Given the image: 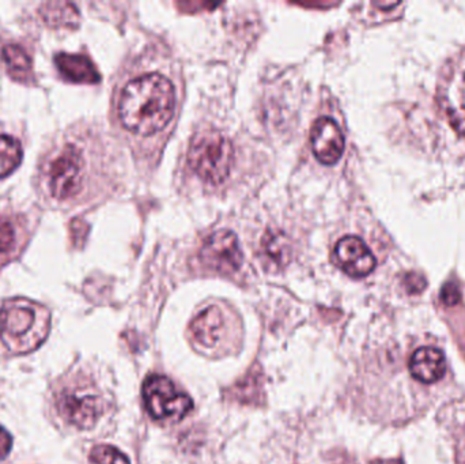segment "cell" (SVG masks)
I'll return each mask as SVG.
<instances>
[{"label": "cell", "instance_id": "6da1fadb", "mask_svg": "<svg viewBox=\"0 0 465 464\" xmlns=\"http://www.w3.org/2000/svg\"><path fill=\"white\" fill-rule=\"evenodd\" d=\"M176 93L173 84L160 74H147L124 87L119 103L123 125L142 136L163 130L173 117Z\"/></svg>", "mask_w": 465, "mask_h": 464}, {"label": "cell", "instance_id": "7a4b0ae2", "mask_svg": "<svg viewBox=\"0 0 465 464\" xmlns=\"http://www.w3.org/2000/svg\"><path fill=\"white\" fill-rule=\"evenodd\" d=\"M48 308L27 299H11L0 308V338L13 354L37 350L51 332Z\"/></svg>", "mask_w": 465, "mask_h": 464}, {"label": "cell", "instance_id": "3957f363", "mask_svg": "<svg viewBox=\"0 0 465 464\" xmlns=\"http://www.w3.org/2000/svg\"><path fill=\"white\" fill-rule=\"evenodd\" d=\"M188 163L204 183L223 184L232 171L231 141L220 131H202L191 142Z\"/></svg>", "mask_w": 465, "mask_h": 464}, {"label": "cell", "instance_id": "277c9868", "mask_svg": "<svg viewBox=\"0 0 465 464\" xmlns=\"http://www.w3.org/2000/svg\"><path fill=\"white\" fill-rule=\"evenodd\" d=\"M142 395L147 413L155 421H182L193 409L190 395L177 389L173 381L165 376H149L144 381Z\"/></svg>", "mask_w": 465, "mask_h": 464}, {"label": "cell", "instance_id": "5b68a950", "mask_svg": "<svg viewBox=\"0 0 465 464\" xmlns=\"http://www.w3.org/2000/svg\"><path fill=\"white\" fill-rule=\"evenodd\" d=\"M437 97L450 124L465 136V52L456 54L445 65Z\"/></svg>", "mask_w": 465, "mask_h": 464}, {"label": "cell", "instance_id": "8992f818", "mask_svg": "<svg viewBox=\"0 0 465 464\" xmlns=\"http://www.w3.org/2000/svg\"><path fill=\"white\" fill-rule=\"evenodd\" d=\"M49 193L54 198L64 201L81 191L84 182V157L73 144L63 147L51 161L46 172Z\"/></svg>", "mask_w": 465, "mask_h": 464}, {"label": "cell", "instance_id": "52a82bcc", "mask_svg": "<svg viewBox=\"0 0 465 464\" xmlns=\"http://www.w3.org/2000/svg\"><path fill=\"white\" fill-rule=\"evenodd\" d=\"M201 259L218 272H232L242 263V252L237 236L231 231H218L207 237L201 250Z\"/></svg>", "mask_w": 465, "mask_h": 464}, {"label": "cell", "instance_id": "ba28073f", "mask_svg": "<svg viewBox=\"0 0 465 464\" xmlns=\"http://www.w3.org/2000/svg\"><path fill=\"white\" fill-rule=\"evenodd\" d=\"M57 411L62 419L78 429H92L104 413V403L86 392H64L57 400Z\"/></svg>", "mask_w": 465, "mask_h": 464}, {"label": "cell", "instance_id": "9c48e42d", "mask_svg": "<svg viewBox=\"0 0 465 464\" xmlns=\"http://www.w3.org/2000/svg\"><path fill=\"white\" fill-rule=\"evenodd\" d=\"M333 259L339 269L352 278L366 277L376 269L377 264L376 258L368 245L360 237L355 236L343 237L336 244Z\"/></svg>", "mask_w": 465, "mask_h": 464}, {"label": "cell", "instance_id": "30bf717a", "mask_svg": "<svg viewBox=\"0 0 465 464\" xmlns=\"http://www.w3.org/2000/svg\"><path fill=\"white\" fill-rule=\"evenodd\" d=\"M312 150L320 163L335 165L344 152V136L335 120L320 117L311 133Z\"/></svg>", "mask_w": 465, "mask_h": 464}, {"label": "cell", "instance_id": "8fae6325", "mask_svg": "<svg viewBox=\"0 0 465 464\" xmlns=\"http://www.w3.org/2000/svg\"><path fill=\"white\" fill-rule=\"evenodd\" d=\"M445 370L447 362L440 349L425 346L415 350L410 359V372L420 383H437L444 378Z\"/></svg>", "mask_w": 465, "mask_h": 464}, {"label": "cell", "instance_id": "7c38bea8", "mask_svg": "<svg viewBox=\"0 0 465 464\" xmlns=\"http://www.w3.org/2000/svg\"><path fill=\"white\" fill-rule=\"evenodd\" d=\"M292 248L289 237L281 231H268L260 242V261L264 269L279 271L292 261Z\"/></svg>", "mask_w": 465, "mask_h": 464}, {"label": "cell", "instance_id": "4fadbf2b", "mask_svg": "<svg viewBox=\"0 0 465 464\" xmlns=\"http://www.w3.org/2000/svg\"><path fill=\"white\" fill-rule=\"evenodd\" d=\"M225 321L223 311L218 307H209L199 313L191 324V337L203 348L212 349L223 338Z\"/></svg>", "mask_w": 465, "mask_h": 464}, {"label": "cell", "instance_id": "5bb4252c", "mask_svg": "<svg viewBox=\"0 0 465 464\" xmlns=\"http://www.w3.org/2000/svg\"><path fill=\"white\" fill-rule=\"evenodd\" d=\"M62 75L74 84H97L100 74L92 60L84 54H59L54 57Z\"/></svg>", "mask_w": 465, "mask_h": 464}, {"label": "cell", "instance_id": "9a60e30c", "mask_svg": "<svg viewBox=\"0 0 465 464\" xmlns=\"http://www.w3.org/2000/svg\"><path fill=\"white\" fill-rule=\"evenodd\" d=\"M262 384H264V379H262V370L259 367H253L232 386V398L242 405H259L264 398Z\"/></svg>", "mask_w": 465, "mask_h": 464}, {"label": "cell", "instance_id": "2e32d148", "mask_svg": "<svg viewBox=\"0 0 465 464\" xmlns=\"http://www.w3.org/2000/svg\"><path fill=\"white\" fill-rule=\"evenodd\" d=\"M2 57L11 78L18 82L29 81L32 76V59L22 46L8 44L3 48Z\"/></svg>", "mask_w": 465, "mask_h": 464}, {"label": "cell", "instance_id": "e0dca14e", "mask_svg": "<svg viewBox=\"0 0 465 464\" xmlns=\"http://www.w3.org/2000/svg\"><path fill=\"white\" fill-rule=\"evenodd\" d=\"M41 16L51 26H75L79 14L71 3L48 2L40 8Z\"/></svg>", "mask_w": 465, "mask_h": 464}, {"label": "cell", "instance_id": "ac0fdd59", "mask_svg": "<svg viewBox=\"0 0 465 464\" xmlns=\"http://www.w3.org/2000/svg\"><path fill=\"white\" fill-rule=\"evenodd\" d=\"M21 161V143L13 136L0 135V179L13 173Z\"/></svg>", "mask_w": 465, "mask_h": 464}, {"label": "cell", "instance_id": "d6986e66", "mask_svg": "<svg viewBox=\"0 0 465 464\" xmlns=\"http://www.w3.org/2000/svg\"><path fill=\"white\" fill-rule=\"evenodd\" d=\"M90 460L94 464H131L130 459L120 449L108 444L94 447L90 454Z\"/></svg>", "mask_w": 465, "mask_h": 464}, {"label": "cell", "instance_id": "ffe728a7", "mask_svg": "<svg viewBox=\"0 0 465 464\" xmlns=\"http://www.w3.org/2000/svg\"><path fill=\"white\" fill-rule=\"evenodd\" d=\"M15 242V232L7 221L0 220V252L11 250Z\"/></svg>", "mask_w": 465, "mask_h": 464}, {"label": "cell", "instance_id": "44dd1931", "mask_svg": "<svg viewBox=\"0 0 465 464\" xmlns=\"http://www.w3.org/2000/svg\"><path fill=\"white\" fill-rule=\"evenodd\" d=\"M441 301L444 302L448 307H453L460 301V291H459L458 285L453 282L447 283L441 291Z\"/></svg>", "mask_w": 465, "mask_h": 464}, {"label": "cell", "instance_id": "7402d4cb", "mask_svg": "<svg viewBox=\"0 0 465 464\" xmlns=\"http://www.w3.org/2000/svg\"><path fill=\"white\" fill-rule=\"evenodd\" d=\"M404 286H406L409 293L418 294L420 293V291H425L426 281L422 275L412 272V274H407L406 278H404Z\"/></svg>", "mask_w": 465, "mask_h": 464}, {"label": "cell", "instance_id": "603a6c76", "mask_svg": "<svg viewBox=\"0 0 465 464\" xmlns=\"http://www.w3.org/2000/svg\"><path fill=\"white\" fill-rule=\"evenodd\" d=\"M11 447H13V438L10 433L0 427V460L5 459L10 454Z\"/></svg>", "mask_w": 465, "mask_h": 464}, {"label": "cell", "instance_id": "cb8c5ba5", "mask_svg": "<svg viewBox=\"0 0 465 464\" xmlns=\"http://www.w3.org/2000/svg\"><path fill=\"white\" fill-rule=\"evenodd\" d=\"M458 463L465 464V430L458 444Z\"/></svg>", "mask_w": 465, "mask_h": 464}, {"label": "cell", "instance_id": "d4e9b609", "mask_svg": "<svg viewBox=\"0 0 465 464\" xmlns=\"http://www.w3.org/2000/svg\"><path fill=\"white\" fill-rule=\"evenodd\" d=\"M371 464H403L401 460L392 459V460H374Z\"/></svg>", "mask_w": 465, "mask_h": 464}]
</instances>
